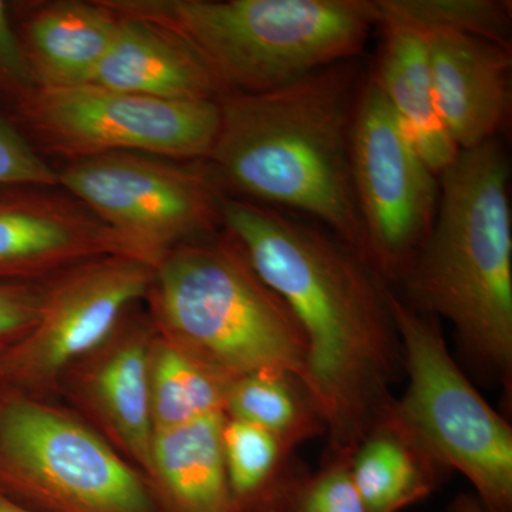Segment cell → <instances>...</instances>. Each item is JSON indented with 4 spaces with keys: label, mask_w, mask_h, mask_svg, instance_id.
Instances as JSON below:
<instances>
[{
    "label": "cell",
    "mask_w": 512,
    "mask_h": 512,
    "mask_svg": "<svg viewBox=\"0 0 512 512\" xmlns=\"http://www.w3.org/2000/svg\"><path fill=\"white\" fill-rule=\"evenodd\" d=\"M312 222L222 198V231L301 325L308 343L303 387L329 433L333 461H350L392 409L390 387L403 350L386 282L342 239Z\"/></svg>",
    "instance_id": "6da1fadb"
},
{
    "label": "cell",
    "mask_w": 512,
    "mask_h": 512,
    "mask_svg": "<svg viewBox=\"0 0 512 512\" xmlns=\"http://www.w3.org/2000/svg\"><path fill=\"white\" fill-rule=\"evenodd\" d=\"M365 76L359 60H346L272 92L222 97L217 138L201 164L225 195L305 215L366 261L352 178Z\"/></svg>",
    "instance_id": "7a4b0ae2"
},
{
    "label": "cell",
    "mask_w": 512,
    "mask_h": 512,
    "mask_svg": "<svg viewBox=\"0 0 512 512\" xmlns=\"http://www.w3.org/2000/svg\"><path fill=\"white\" fill-rule=\"evenodd\" d=\"M429 237L403 276L407 305L447 319L468 355L512 372L510 164L497 140L460 151L440 175Z\"/></svg>",
    "instance_id": "3957f363"
},
{
    "label": "cell",
    "mask_w": 512,
    "mask_h": 512,
    "mask_svg": "<svg viewBox=\"0 0 512 512\" xmlns=\"http://www.w3.org/2000/svg\"><path fill=\"white\" fill-rule=\"evenodd\" d=\"M146 298L157 335L229 382L278 373L305 383L301 325L222 229L170 249Z\"/></svg>",
    "instance_id": "277c9868"
},
{
    "label": "cell",
    "mask_w": 512,
    "mask_h": 512,
    "mask_svg": "<svg viewBox=\"0 0 512 512\" xmlns=\"http://www.w3.org/2000/svg\"><path fill=\"white\" fill-rule=\"evenodd\" d=\"M167 30L225 94L272 92L359 59L376 28L372 0H103Z\"/></svg>",
    "instance_id": "5b68a950"
},
{
    "label": "cell",
    "mask_w": 512,
    "mask_h": 512,
    "mask_svg": "<svg viewBox=\"0 0 512 512\" xmlns=\"http://www.w3.org/2000/svg\"><path fill=\"white\" fill-rule=\"evenodd\" d=\"M389 299L409 386L380 424L399 433L439 470L460 471L488 511L511 512V427L461 372L436 320L392 291Z\"/></svg>",
    "instance_id": "8992f818"
},
{
    "label": "cell",
    "mask_w": 512,
    "mask_h": 512,
    "mask_svg": "<svg viewBox=\"0 0 512 512\" xmlns=\"http://www.w3.org/2000/svg\"><path fill=\"white\" fill-rule=\"evenodd\" d=\"M0 494L36 512H164L147 478L99 433L3 387Z\"/></svg>",
    "instance_id": "52a82bcc"
},
{
    "label": "cell",
    "mask_w": 512,
    "mask_h": 512,
    "mask_svg": "<svg viewBox=\"0 0 512 512\" xmlns=\"http://www.w3.org/2000/svg\"><path fill=\"white\" fill-rule=\"evenodd\" d=\"M15 111L22 130L67 161L138 153L202 163L220 128L218 100H161L96 84L35 89Z\"/></svg>",
    "instance_id": "ba28073f"
},
{
    "label": "cell",
    "mask_w": 512,
    "mask_h": 512,
    "mask_svg": "<svg viewBox=\"0 0 512 512\" xmlns=\"http://www.w3.org/2000/svg\"><path fill=\"white\" fill-rule=\"evenodd\" d=\"M59 187L156 268L170 249L221 229L224 192L204 165L183 167L138 153L67 161Z\"/></svg>",
    "instance_id": "9c48e42d"
},
{
    "label": "cell",
    "mask_w": 512,
    "mask_h": 512,
    "mask_svg": "<svg viewBox=\"0 0 512 512\" xmlns=\"http://www.w3.org/2000/svg\"><path fill=\"white\" fill-rule=\"evenodd\" d=\"M353 187L366 261L384 282H400L429 237L440 178L414 150L367 72L352 131Z\"/></svg>",
    "instance_id": "30bf717a"
},
{
    "label": "cell",
    "mask_w": 512,
    "mask_h": 512,
    "mask_svg": "<svg viewBox=\"0 0 512 512\" xmlns=\"http://www.w3.org/2000/svg\"><path fill=\"white\" fill-rule=\"evenodd\" d=\"M153 276L138 259L104 255L50 278L35 328L0 352V387L33 396L56 384L110 339L127 309L146 298Z\"/></svg>",
    "instance_id": "8fae6325"
},
{
    "label": "cell",
    "mask_w": 512,
    "mask_h": 512,
    "mask_svg": "<svg viewBox=\"0 0 512 512\" xmlns=\"http://www.w3.org/2000/svg\"><path fill=\"white\" fill-rule=\"evenodd\" d=\"M104 255L134 258L72 195L46 185H0V282L40 284Z\"/></svg>",
    "instance_id": "7c38bea8"
},
{
    "label": "cell",
    "mask_w": 512,
    "mask_h": 512,
    "mask_svg": "<svg viewBox=\"0 0 512 512\" xmlns=\"http://www.w3.org/2000/svg\"><path fill=\"white\" fill-rule=\"evenodd\" d=\"M423 36L437 111L456 146L497 140L511 117V46L456 32Z\"/></svg>",
    "instance_id": "4fadbf2b"
},
{
    "label": "cell",
    "mask_w": 512,
    "mask_h": 512,
    "mask_svg": "<svg viewBox=\"0 0 512 512\" xmlns=\"http://www.w3.org/2000/svg\"><path fill=\"white\" fill-rule=\"evenodd\" d=\"M123 322V320H121ZM153 330L121 326L93 352L84 379L90 409L150 483L154 426L151 419L150 353Z\"/></svg>",
    "instance_id": "5bb4252c"
},
{
    "label": "cell",
    "mask_w": 512,
    "mask_h": 512,
    "mask_svg": "<svg viewBox=\"0 0 512 512\" xmlns=\"http://www.w3.org/2000/svg\"><path fill=\"white\" fill-rule=\"evenodd\" d=\"M117 16L113 42L89 84L161 100L217 101L227 96L177 37L146 20Z\"/></svg>",
    "instance_id": "9a60e30c"
},
{
    "label": "cell",
    "mask_w": 512,
    "mask_h": 512,
    "mask_svg": "<svg viewBox=\"0 0 512 512\" xmlns=\"http://www.w3.org/2000/svg\"><path fill=\"white\" fill-rule=\"evenodd\" d=\"M117 25L119 16L103 0H67L37 6L18 32L36 89H63L92 82Z\"/></svg>",
    "instance_id": "2e32d148"
},
{
    "label": "cell",
    "mask_w": 512,
    "mask_h": 512,
    "mask_svg": "<svg viewBox=\"0 0 512 512\" xmlns=\"http://www.w3.org/2000/svg\"><path fill=\"white\" fill-rule=\"evenodd\" d=\"M382 43L369 73L390 104L404 134L436 175L460 154L437 111L423 33L399 25H382Z\"/></svg>",
    "instance_id": "e0dca14e"
},
{
    "label": "cell",
    "mask_w": 512,
    "mask_h": 512,
    "mask_svg": "<svg viewBox=\"0 0 512 512\" xmlns=\"http://www.w3.org/2000/svg\"><path fill=\"white\" fill-rule=\"evenodd\" d=\"M227 414L158 430L150 485L164 512H234L222 433Z\"/></svg>",
    "instance_id": "ac0fdd59"
},
{
    "label": "cell",
    "mask_w": 512,
    "mask_h": 512,
    "mask_svg": "<svg viewBox=\"0 0 512 512\" xmlns=\"http://www.w3.org/2000/svg\"><path fill=\"white\" fill-rule=\"evenodd\" d=\"M439 468L386 424L367 437L350 458V473L367 512H400L423 500Z\"/></svg>",
    "instance_id": "d6986e66"
},
{
    "label": "cell",
    "mask_w": 512,
    "mask_h": 512,
    "mask_svg": "<svg viewBox=\"0 0 512 512\" xmlns=\"http://www.w3.org/2000/svg\"><path fill=\"white\" fill-rule=\"evenodd\" d=\"M229 380L183 350L154 336L150 353L151 419L154 433L214 413H225Z\"/></svg>",
    "instance_id": "ffe728a7"
},
{
    "label": "cell",
    "mask_w": 512,
    "mask_h": 512,
    "mask_svg": "<svg viewBox=\"0 0 512 512\" xmlns=\"http://www.w3.org/2000/svg\"><path fill=\"white\" fill-rule=\"evenodd\" d=\"M225 414L274 434L291 450L293 444L325 430L305 387L291 376L255 373L229 384Z\"/></svg>",
    "instance_id": "44dd1931"
},
{
    "label": "cell",
    "mask_w": 512,
    "mask_h": 512,
    "mask_svg": "<svg viewBox=\"0 0 512 512\" xmlns=\"http://www.w3.org/2000/svg\"><path fill=\"white\" fill-rule=\"evenodd\" d=\"M376 28L456 32L511 46V2L505 0H372Z\"/></svg>",
    "instance_id": "7402d4cb"
},
{
    "label": "cell",
    "mask_w": 512,
    "mask_h": 512,
    "mask_svg": "<svg viewBox=\"0 0 512 512\" xmlns=\"http://www.w3.org/2000/svg\"><path fill=\"white\" fill-rule=\"evenodd\" d=\"M222 446L229 491L235 504L252 497L268 483L286 451L281 440L269 431L228 417Z\"/></svg>",
    "instance_id": "603a6c76"
},
{
    "label": "cell",
    "mask_w": 512,
    "mask_h": 512,
    "mask_svg": "<svg viewBox=\"0 0 512 512\" xmlns=\"http://www.w3.org/2000/svg\"><path fill=\"white\" fill-rule=\"evenodd\" d=\"M13 184L59 187V175L19 127L0 116V185Z\"/></svg>",
    "instance_id": "cb8c5ba5"
},
{
    "label": "cell",
    "mask_w": 512,
    "mask_h": 512,
    "mask_svg": "<svg viewBox=\"0 0 512 512\" xmlns=\"http://www.w3.org/2000/svg\"><path fill=\"white\" fill-rule=\"evenodd\" d=\"M292 512H367L350 473V461H332L302 491Z\"/></svg>",
    "instance_id": "d4e9b609"
},
{
    "label": "cell",
    "mask_w": 512,
    "mask_h": 512,
    "mask_svg": "<svg viewBox=\"0 0 512 512\" xmlns=\"http://www.w3.org/2000/svg\"><path fill=\"white\" fill-rule=\"evenodd\" d=\"M45 282H0V352L15 345L35 328L42 309Z\"/></svg>",
    "instance_id": "484cf974"
},
{
    "label": "cell",
    "mask_w": 512,
    "mask_h": 512,
    "mask_svg": "<svg viewBox=\"0 0 512 512\" xmlns=\"http://www.w3.org/2000/svg\"><path fill=\"white\" fill-rule=\"evenodd\" d=\"M35 89L19 33L10 20L9 6L0 0V90L18 103Z\"/></svg>",
    "instance_id": "4316f807"
},
{
    "label": "cell",
    "mask_w": 512,
    "mask_h": 512,
    "mask_svg": "<svg viewBox=\"0 0 512 512\" xmlns=\"http://www.w3.org/2000/svg\"><path fill=\"white\" fill-rule=\"evenodd\" d=\"M453 512H490L481 504L477 497L471 495H460L454 503Z\"/></svg>",
    "instance_id": "83f0119b"
},
{
    "label": "cell",
    "mask_w": 512,
    "mask_h": 512,
    "mask_svg": "<svg viewBox=\"0 0 512 512\" xmlns=\"http://www.w3.org/2000/svg\"><path fill=\"white\" fill-rule=\"evenodd\" d=\"M0 512H36L29 510V508L23 507L16 503V501L10 500L6 495L0 494Z\"/></svg>",
    "instance_id": "f1b7e54d"
}]
</instances>
